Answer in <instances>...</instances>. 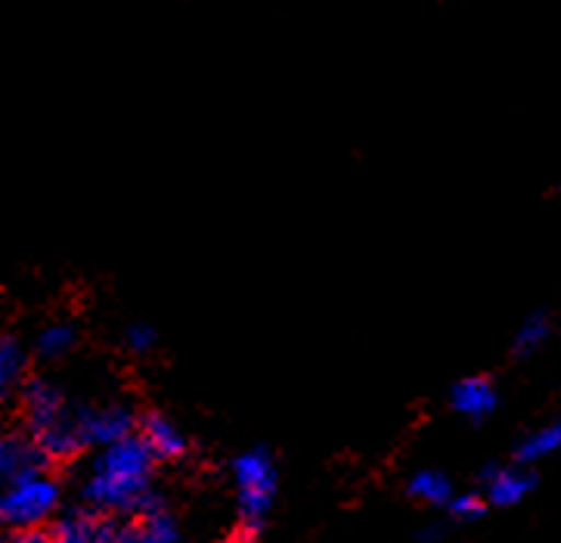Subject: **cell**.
<instances>
[{
    "mask_svg": "<svg viewBox=\"0 0 561 543\" xmlns=\"http://www.w3.org/2000/svg\"><path fill=\"white\" fill-rule=\"evenodd\" d=\"M152 451L144 438L130 434L96 456L91 478L84 485V497L103 512H137L146 516L159 509V500L149 490L152 478Z\"/></svg>",
    "mask_w": 561,
    "mask_h": 543,
    "instance_id": "obj_1",
    "label": "cell"
},
{
    "mask_svg": "<svg viewBox=\"0 0 561 543\" xmlns=\"http://www.w3.org/2000/svg\"><path fill=\"white\" fill-rule=\"evenodd\" d=\"M59 507V485L41 470L25 472L0 490V522L16 531H32L47 522Z\"/></svg>",
    "mask_w": 561,
    "mask_h": 543,
    "instance_id": "obj_2",
    "label": "cell"
},
{
    "mask_svg": "<svg viewBox=\"0 0 561 543\" xmlns=\"http://www.w3.org/2000/svg\"><path fill=\"white\" fill-rule=\"evenodd\" d=\"M236 488H239V512H242V528L245 534L261 531L267 512L276 497V463L267 451L254 448L236 456L233 463Z\"/></svg>",
    "mask_w": 561,
    "mask_h": 543,
    "instance_id": "obj_3",
    "label": "cell"
},
{
    "mask_svg": "<svg viewBox=\"0 0 561 543\" xmlns=\"http://www.w3.org/2000/svg\"><path fill=\"white\" fill-rule=\"evenodd\" d=\"M22 404H25V417H28V429H32V438L47 429H54L56 422L69 417V404L62 398V392L44 380H32L25 385V395H22Z\"/></svg>",
    "mask_w": 561,
    "mask_h": 543,
    "instance_id": "obj_4",
    "label": "cell"
},
{
    "mask_svg": "<svg viewBox=\"0 0 561 543\" xmlns=\"http://www.w3.org/2000/svg\"><path fill=\"white\" fill-rule=\"evenodd\" d=\"M78 426H81L84 444H96V448L106 451L112 444L130 438L134 417L125 407H96V410H81L78 414Z\"/></svg>",
    "mask_w": 561,
    "mask_h": 543,
    "instance_id": "obj_5",
    "label": "cell"
},
{
    "mask_svg": "<svg viewBox=\"0 0 561 543\" xmlns=\"http://www.w3.org/2000/svg\"><path fill=\"white\" fill-rule=\"evenodd\" d=\"M534 475L525 466H493L484 472V490L493 507H515L534 490Z\"/></svg>",
    "mask_w": 561,
    "mask_h": 543,
    "instance_id": "obj_6",
    "label": "cell"
},
{
    "mask_svg": "<svg viewBox=\"0 0 561 543\" xmlns=\"http://www.w3.org/2000/svg\"><path fill=\"white\" fill-rule=\"evenodd\" d=\"M450 404L456 414L469 419H488L496 410V388L493 382L484 376H469V380H459L450 388Z\"/></svg>",
    "mask_w": 561,
    "mask_h": 543,
    "instance_id": "obj_7",
    "label": "cell"
},
{
    "mask_svg": "<svg viewBox=\"0 0 561 543\" xmlns=\"http://www.w3.org/2000/svg\"><path fill=\"white\" fill-rule=\"evenodd\" d=\"M115 528L100 512H72L54 531V543H115Z\"/></svg>",
    "mask_w": 561,
    "mask_h": 543,
    "instance_id": "obj_8",
    "label": "cell"
},
{
    "mask_svg": "<svg viewBox=\"0 0 561 543\" xmlns=\"http://www.w3.org/2000/svg\"><path fill=\"white\" fill-rule=\"evenodd\" d=\"M115 543H183L181 531L174 525V519L162 512V509H152L140 516L137 522H130L115 534Z\"/></svg>",
    "mask_w": 561,
    "mask_h": 543,
    "instance_id": "obj_9",
    "label": "cell"
},
{
    "mask_svg": "<svg viewBox=\"0 0 561 543\" xmlns=\"http://www.w3.org/2000/svg\"><path fill=\"white\" fill-rule=\"evenodd\" d=\"M37 470V451L16 434H0V490Z\"/></svg>",
    "mask_w": 561,
    "mask_h": 543,
    "instance_id": "obj_10",
    "label": "cell"
},
{
    "mask_svg": "<svg viewBox=\"0 0 561 543\" xmlns=\"http://www.w3.org/2000/svg\"><path fill=\"white\" fill-rule=\"evenodd\" d=\"M140 438L146 441V448L152 451V456H159V460H174V456H181L186 451V438H183L181 429L168 417H159V414L146 417Z\"/></svg>",
    "mask_w": 561,
    "mask_h": 543,
    "instance_id": "obj_11",
    "label": "cell"
},
{
    "mask_svg": "<svg viewBox=\"0 0 561 543\" xmlns=\"http://www.w3.org/2000/svg\"><path fill=\"white\" fill-rule=\"evenodd\" d=\"M556 451H561V422H549V426H540L527 438H522L515 456L522 466H530V463H540L546 456H552Z\"/></svg>",
    "mask_w": 561,
    "mask_h": 543,
    "instance_id": "obj_12",
    "label": "cell"
},
{
    "mask_svg": "<svg viewBox=\"0 0 561 543\" xmlns=\"http://www.w3.org/2000/svg\"><path fill=\"white\" fill-rule=\"evenodd\" d=\"M410 494L422 500V504H432V507H450L453 500V485L444 472L437 470H422L410 478Z\"/></svg>",
    "mask_w": 561,
    "mask_h": 543,
    "instance_id": "obj_13",
    "label": "cell"
},
{
    "mask_svg": "<svg viewBox=\"0 0 561 543\" xmlns=\"http://www.w3.org/2000/svg\"><path fill=\"white\" fill-rule=\"evenodd\" d=\"M25 373V354L13 339H0V404L10 398Z\"/></svg>",
    "mask_w": 561,
    "mask_h": 543,
    "instance_id": "obj_14",
    "label": "cell"
},
{
    "mask_svg": "<svg viewBox=\"0 0 561 543\" xmlns=\"http://www.w3.org/2000/svg\"><path fill=\"white\" fill-rule=\"evenodd\" d=\"M552 326H549V317L546 314H530L525 317V324L518 326L515 332V354H534L537 348H543V342L549 339Z\"/></svg>",
    "mask_w": 561,
    "mask_h": 543,
    "instance_id": "obj_15",
    "label": "cell"
},
{
    "mask_svg": "<svg viewBox=\"0 0 561 543\" xmlns=\"http://www.w3.org/2000/svg\"><path fill=\"white\" fill-rule=\"evenodd\" d=\"M75 344V329L69 324H50L41 336H37V354L41 358H62V354H69Z\"/></svg>",
    "mask_w": 561,
    "mask_h": 543,
    "instance_id": "obj_16",
    "label": "cell"
},
{
    "mask_svg": "<svg viewBox=\"0 0 561 543\" xmlns=\"http://www.w3.org/2000/svg\"><path fill=\"white\" fill-rule=\"evenodd\" d=\"M156 329L149 324H134L127 329V348L130 351H137V354H146V351H152L156 348Z\"/></svg>",
    "mask_w": 561,
    "mask_h": 543,
    "instance_id": "obj_17",
    "label": "cell"
},
{
    "mask_svg": "<svg viewBox=\"0 0 561 543\" xmlns=\"http://www.w3.org/2000/svg\"><path fill=\"white\" fill-rule=\"evenodd\" d=\"M450 512L456 519H478L484 512V500L478 494H459L450 500Z\"/></svg>",
    "mask_w": 561,
    "mask_h": 543,
    "instance_id": "obj_18",
    "label": "cell"
}]
</instances>
